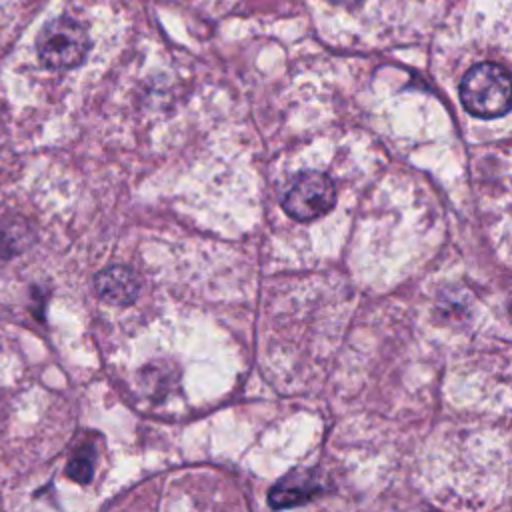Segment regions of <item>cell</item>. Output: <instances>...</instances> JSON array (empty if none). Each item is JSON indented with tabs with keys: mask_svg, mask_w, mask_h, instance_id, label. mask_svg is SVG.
Here are the masks:
<instances>
[{
	"mask_svg": "<svg viewBox=\"0 0 512 512\" xmlns=\"http://www.w3.org/2000/svg\"><path fill=\"white\" fill-rule=\"evenodd\" d=\"M336 204V188L332 180L316 170H308L298 174L292 186L286 190L282 198L284 212L298 220L310 222L324 214H328Z\"/></svg>",
	"mask_w": 512,
	"mask_h": 512,
	"instance_id": "3957f363",
	"label": "cell"
},
{
	"mask_svg": "<svg viewBox=\"0 0 512 512\" xmlns=\"http://www.w3.org/2000/svg\"><path fill=\"white\" fill-rule=\"evenodd\" d=\"M328 2H332V4H336V6H342V8H356V6H360L364 0H328Z\"/></svg>",
	"mask_w": 512,
	"mask_h": 512,
	"instance_id": "52a82bcc",
	"label": "cell"
},
{
	"mask_svg": "<svg viewBox=\"0 0 512 512\" xmlns=\"http://www.w3.org/2000/svg\"><path fill=\"white\" fill-rule=\"evenodd\" d=\"M318 492L314 478L308 472L294 470L280 478L268 494V502L272 508H290L308 502Z\"/></svg>",
	"mask_w": 512,
	"mask_h": 512,
	"instance_id": "5b68a950",
	"label": "cell"
},
{
	"mask_svg": "<svg viewBox=\"0 0 512 512\" xmlns=\"http://www.w3.org/2000/svg\"><path fill=\"white\" fill-rule=\"evenodd\" d=\"M92 470H94L92 458H88V456H76V458L70 460V464H68V468H66V474H68L70 478H74L76 482H82V484H84V482H90Z\"/></svg>",
	"mask_w": 512,
	"mask_h": 512,
	"instance_id": "8992f818",
	"label": "cell"
},
{
	"mask_svg": "<svg viewBox=\"0 0 512 512\" xmlns=\"http://www.w3.org/2000/svg\"><path fill=\"white\" fill-rule=\"evenodd\" d=\"M36 50L46 68L68 70L84 60L88 52V34L80 22L62 16L40 30Z\"/></svg>",
	"mask_w": 512,
	"mask_h": 512,
	"instance_id": "7a4b0ae2",
	"label": "cell"
},
{
	"mask_svg": "<svg viewBox=\"0 0 512 512\" xmlns=\"http://www.w3.org/2000/svg\"><path fill=\"white\" fill-rule=\"evenodd\" d=\"M94 286L102 300L120 306L132 304L140 292V280L136 272L122 264H114L100 270L94 278Z\"/></svg>",
	"mask_w": 512,
	"mask_h": 512,
	"instance_id": "277c9868",
	"label": "cell"
},
{
	"mask_svg": "<svg viewBox=\"0 0 512 512\" xmlns=\"http://www.w3.org/2000/svg\"><path fill=\"white\" fill-rule=\"evenodd\" d=\"M462 106L478 118H498L512 108V76L494 62L472 66L460 82Z\"/></svg>",
	"mask_w": 512,
	"mask_h": 512,
	"instance_id": "6da1fadb",
	"label": "cell"
}]
</instances>
